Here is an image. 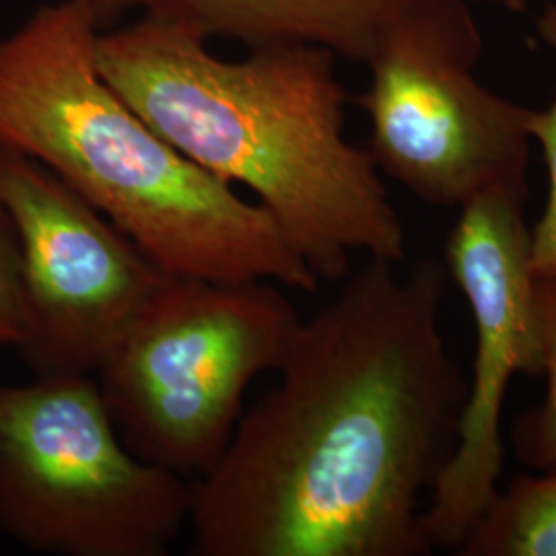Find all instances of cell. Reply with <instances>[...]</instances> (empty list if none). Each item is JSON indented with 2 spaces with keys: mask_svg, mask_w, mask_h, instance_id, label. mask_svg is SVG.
Masks as SVG:
<instances>
[{
  "mask_svg": "<svg viewBox=\"0 0 556 556\" xmlns=\"http://www.w3.org/2000/svg\"><path fill=\"white\" fill-rule=\"evenodd\" d=\"M371 258L301 321L277 388L190 480L194 555L425 556L422 495L456 454L468 379L447 353V268Z\"/></svg>",
  "mask_w": 556,
  "mask_h": 556,
  "instance_id": "cell-1",
  "label": "cell"
},
{
  "mask_svg": "<svg viewBox=\"0 0 556 556\" xmlns=\"http://www.w3.org/2000/svg\"><path fill=\"white\" fill-rule=\"evenodd\" d=\"M98 66L179 153L252 190L319 280L349 277L353 252L406 260L376 161L344 137L330 50L273 43L220 59L199 29L140 15L101 31Z\"/></svg>",
  "mask_w": 556,
  "mask_h": 556,
  "instance_id": "cell-2",
  "label": "cell"
},
{
  "mask_svg": "<svg viewBox=\"0 0 556 556\" xmlns=\"http://www.w3.org/2000/svg\"><path fill=\"white\" fill-rule=\"evenodd\" d=\"M101 25L79 0L40 7L0 36V144L38 161L176 277L321 280L258 202L211 176L101 75Z\"/></svg>",
  "mask_w": 556,
  "mask_h": 556,
  "instance_id": "cell-3",
  "label": "cell"
},
{
  "mask_svg": "<svg viewBox=\"0 0 556 556\" xmlns=\"http://www.w3.org/2000/svg\"><path fill=\"white\" fill-rule=\"evenodd\" d=\"M301 321L277 282L169 275L96 374L126 447L179 477L208 475L245 390L282 367Z\"/></svg>",
  "mask_w": 556,
  "mask_h": 556,
  "instance_id": "cell-4",
  "label": "cell"
},
{
  "mask_svg": "<svg viewBox=\"0 0 556 556\" xmlns=\"http://www.w3.org/2000/svg\"><path fill=\"white\" fill-rule=\"evenodd\" d=\"M190 480L135 456L96 376L0 386V530L56 556H163Z\"/></svg>",
  "mask_w": 556,
  "mask_h": 556,
  "instance_id": "cell-5",
  "label": "cell"
},
{
  "mask_svg": "<svg viewBox=\"0 0 556 556\" xmlns=\"http://www.w3.org/2000/svg\"><path fill=\"white\" fill-rule=\"evenodd\" d=\"M466 0H417L381 34L358 98L379 172L431 206L505 192L528 200L532 110L478 83Z\"/></svg>",
  "mask_w": 556,
  "mask_h": 556,
  "instance_id": "cell-6",
  "label": "cell"
},
{
  "mask_svg": "<svg viewBox=\"0 0 556 556\" xmlns=\"http://www.w3.org/2000/svg\"><path fill=\"white\" fill-rule=\"evenodd\" d=\"M0 206L20 243L21 361L34 378L96 376L169 273L50 169L2 144Z\"/></svg>",
  "mask_w": 556,
  "mask_h": 556,
  "instance_id": "cell-7",
  "label": "cell"
},
{
  "mask_svg": "<svg viewBox=\"0 0 556 556\" xmlns=\"http://www.w3.org/2000/svg\"><path fill=\"white\" fill-rule=\"evenodd\" d=\"M526 202L493 192L459 208L443 262L470 305L477 346L456 454L431 491L422 528L433 548L457 551L498 491L503 404L516 374H542Z\"/></svg>",
  "mask_w": 556,
  "mask_h": 556,
  "instance_id": "cell-8",
  "label": "cell"
},
{
  "mask_svg": "<svg viewBox=\"0 0 556 556\" xmlns=\"http://www.w3.org/2000/svg\"><path fill=\"white\" fill-rule=\"evenodd\" d=\"M103 25L124 13L178 21L248 48L309 43L367 60L381 34L417 0H79Z\"/></svg>",
  "mask_w": 556,
  "mask_h": 556,
  "instance_id": "cell-9",
  "label": "cell"
},
{
  "mask_svg": "<svg viewBox=\"0 0 556 556\" xmlns=\"http://www.w3.org/2000/svg\"><path fill=\"white\" fill-rule=\"evenodd\" d=\"M462 556H556V468L516 477L462 540Z\"/></svg>",
  "mask_w": 556,
  "mask_h": 556,
  "instance_id": "cell-10",
  "label": "cell"
},
{
  "mask_svg": "<svg viewBox=\"0 0 556 556\" xmlns=\"http://www.w3.org/2000/svg\"><path fill=\"white\" fill-rule=\"evenodd\" d=\"M534 293L546 394L517 418L511 445L519 464L542 472L556 468V277H534Z\"/></svg>",
  "mask_w": 556,
  "mask_h": 556,
  "instance_id": "cell-11",
  "label": "cell"
},
{
  "mask_svg": "<svg viewBox=\"0 0 556 556\" xmlns=\"http://www.w3.org/2000/svg\"><path fill=\"white\" fill-rule=\"evenodd\" d=\"M538 31L556 54V2L540 15ZM530 137L536 140L548 169V200L530 229V270L534 277H556V100L530 116Z\"/></svg>",
  "mask_w": 556,
  "mask_h": 556,
  "instance_id": "cell-12",
  "label": "cell"
},
{
  "mask_svg": "<svg viewBox=\"0 0 556 556\" xmlns=\"http://www.w3.org/2000/svg\"><path fill=\"white\" fill-rule=\"evenodd\" d=\"M23 332L21 252L13 223L0 206V346H15Z\"/></svg>",
  "mask_w": 556,
  "mask_h": 556,
  "instance_id": "cell-13",
  "label": "cell"
}]
</instances>
